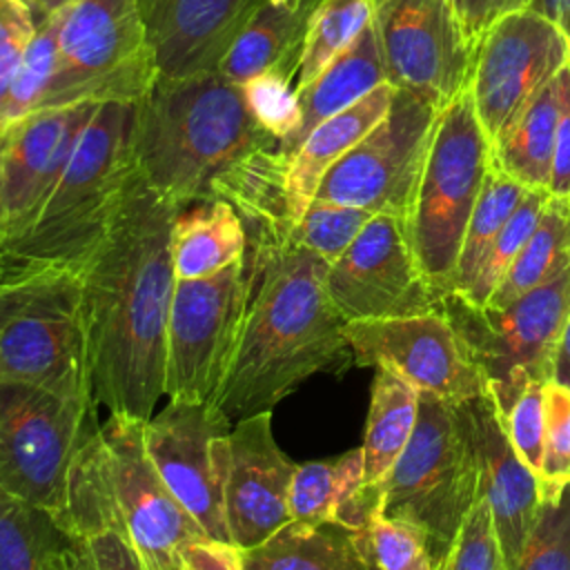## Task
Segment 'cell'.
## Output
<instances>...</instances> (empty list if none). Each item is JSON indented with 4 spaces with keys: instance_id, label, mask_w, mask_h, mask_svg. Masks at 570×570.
Wrapping results in <instances>:
<instances>
[{
    "instance_id": "obj_43",
    "label": "cell",
    "mask_w": 570,
    "mask_h": 570,
    "mask_svg": "<svg viewBox=\"0 0 570 570\" xmlns=\"http://www.w3.org/2000/svg\"><path fill=\"white\" fill-rule=\"evenodd\" d=\"M546 383L530 381L505 414H499L510 443L523 463L539 476L543 461V430H546Z\"/></svg>"
},
{
    "instance_id": "obj_19",
    "label": "cell",
    "mask_w": 570,
    "mask_h": 570,
    "mask_svg": "<svg viewBox=\"0 0 570 570\" xmlns=\"http://www.w3.org/2000/svg\"><path fill=\"white\" fill-rule=\"evenodd\" d=\"M98 107L42 109L0 134V249L36 218Z\"/></svg>"
},
{
    "instance_id": "obj_14",
    "label": "cell",
    "mask_w": 570,
    "mask_h": 570,
    "mask_svg": "<svg viewBox=\"0 0 570 570\" xmlns=\"http://www.w3.org/2000/svg\"><path fill=\"white\" fill-rule=\"evenodd\" d=\"M229 432V416L214 401L171 399L142 428L149 459L169 492L200 530L220 543H229L223 501Z\"/></svg>"
},
{
    "instance_id": "obj_13",
    "label": "cell",
    "mask_w": 570,
    "mask_h": 570,
    "mask_svg": "<svg viewBox=\"0 0 570 570\" xmlns=\"http://www.w3.org/2000/svg\"><path fill=\"white\" fill-rule=\"evenodd\" d=\"M142 428L140 419L109 414L100 425L102 472L118 521L147 570H174L187 546L209 537L160 479Z\"/></svg>"
},
{
    "instance_id": "obj_12",
    "label": "cell",
    "mask_w": 570,
    "mask_h": 570,
    "mask_svg": "<svg viewBox=\"0 0 570 570\" xmlns=\"http://www.w3.org/2000/svg\"><path fill=\"white\" fill-rule=\"evenodd\" d=\"M254 269L240 263L196 281H176L167 325L165 396L212 401L234 352L252 296Z\"/></svg>"
},
{
    "instance_id": "obj_26",
    "label": "cell",
    "mask_w": 570,
    "mask_h": 570,
    "mask_svg": "<svg viewBox=\"0 0 570 570\" xmlns=\"http://www.w3.org/2000/svg\"><path fill=\"white\" fill-rule=\"evenodd\" d=\"M383 82H387V78L376 31L370 20V24L356 36V40L341 56H336L332 65L309 87L298 94L303 120L296 136L287 145H281L283 151L292 156L298 145L312 134V129H316L327 118L341 114L343 109L352 107Z\"/></svg>"
},
{
    "instance_id": "obj_46",
    "label": "cell",
    "mask_w": 570,
    "mask_h": 570,
    "mask_svg": "<svg viewBox=\"0 0 570 570\" xmlns=\"http://www.w3.org/2000/svg\"><path fill=\"white\" fill-rule=\"evenodd\" d=\"M559 122L554 136V158L550 176V194L570 198V65L559 71Z\"/></svg>"
},
{
    "instance_id": "obj_38",
    "label": "cell",
    "mask_w": 570,
    "mask_h": 570,
    "mask_svg": "<svg viewBox=\"0 0 570 570\" xmlns=\"http://www.w3.org/2000/svg\"><path fill=\"white\" fill-rule=\"evenodd\" d=\"M374 214L361 207L314 198L292 232V240L330 265L345 254Z\"/></svg>"
},
{
    "instance_id": "obj_52",
    "label": "cell",
    "mask_w": 570,
    "mask_h": 570,
    "mask_svg": "<svg viewBox=\"0 0 570 570\" xmlns=\"http://www.w3.org/2000/svg\"><path fill=\"white\" fill-rule=\"evenodd\" d=\"M56 570H89V568H87V561H85V557H82V552H80V548H78V543H76L73 537L69 539V546L65 548V552H62V557H60Z\"/></svg>"
},
{
    "instance_id": "obj_40",
    "label": "cell",
    "mask_w": 570,
    "mask_h": 570,
    "mask_svg": "<svg viewBox=\"0 0 570 570\" xmlns=\"http://www.w3.org/2000/svg\"><path fill=\"white\" fill-rule=\"evenodd\" d=\"M546 430L539 472L541 501L554 499L570 483V387L554 381L543 387Z\"/></svg>"
},
{
    "instance_id": "obj_47",
    "label": "cell",
    "mask_w": 570,
    "mask_h": 570,
    "mask_svg": "<svg viewBox=\"0 0 570 570\" xmlns=\"http://www.w3.org/2000/svg\"><path fill=\"white\" fill-rule=\"evenodd\" d=\"M178 570H243V563L238 548L205 539L183 550Z\"/></svg>"
},
{
    "instance_id": "obj_36",
    "label": "cell",
    "mask_w": 570,
    "mask_h": 570,
    "mask_svg": "<svg viewBox=\"0 0 570 570\" xmlns=\"http://www.w3.org/2000/svg\"><path fill=\"white\" fill-rule=\"evenodd\" d=\"M548 198H550V191H546V189H528L525 191V196L521 198V203L517 205V209L512 212L508 223L503 225V229L492 240L472 285L468 287L465 294H461V298H465L474 305H488L497 285L501 283V278L510 269L512 261L517 258V254L521 252V247L525 245L530 234L534 232Z\"/></svg>"
},
{
    "instance_id": "obj_25",
    "label": "cell",
    "mask_w": 570,
    "mask_h": 570,
    "mask_svg": "<svg viewBox=\"0 0 570 570\" xmlns=\"http://www.w3.org/2000/svg\"><path fill=\"white\" fill-rule=\"evenodd\" d=\"M245 256L247 229L227 200H203L178 212L171 229L176 278H209Z\"/></svg>"
},
{
    "instance_id": "obj_45",
    "label": "cell",
    "mask_w": 570,
    "mask_h": 570,
    "mask_svg": "<svg viewBox=\"0 0 570 570\" xmlns=\"http://www.w3.org/2000/svg\"><path fill=\"white\" fill-rule=\"evenodd\" d=\"M454 9L465 38L476 49L481 38L501 18L528 9L530 0H448Z\"/></svg>"
},
{
    "instance_id": "obj_1",
    "label": "cell",
    "mask_w": 570,
    "mask_h": 570,
    "mask_svg": "<svg viewBox=\"0 0 570 570\" xmlns=\"http://www.w3.org/2000/svg\"><path fill=\"white\" fill-rule=\"evenodd\" d=\"M178 212L134 171L105 236L78 267L94 401L109 414L147 421L165 396Z\"/></svg>"
},
{
    "instance_id": "obj_24",
    "label": "cell",
    "mask_w": 570,
    "mask_h": 570,
    "mask_svg": "<svg viewBox=\"0 0 570 570\" xmlns=\"http://www.w3.org/2000/svg\"><path fill=\"white\" fill-rule=\"evenodd\" d=\"M316 4L318 0H263L218 71L238 87L267 69H283L294 78Z\"/></svg>"
},
{
    "instance_id": "obj_21",
    "label": "cell",
    "mask_w": 570,
    "mask_h": 570,
    "mask_svg": "<svg viewBox=\"0 0 570 570\" xmlns=\"http://www.w3.org/2000/svg\"><path fill=\"white\" fill-rule=\"evenodd\" d=\"M160 78L216 71L263 0H136Z\"/></svg>"
},
{
    "instance_id": "obj_32",
    "label": "cell",
    "mask_w": 570,
    "mask_h": 570,
    "mask_svg": "<svg viewBox=\"0 0 570 570\" xmlns=\"http://www.w3.org/2000/svg\"><path fill=\"white\" fill-rule=\"evenodd\" d=\"M69 539L51 512L0 490V570H56Z\"/></svg>"
},
{
    "instance_id": "obj_17",
    "label": "cell",
    "mask_w": 570,
    "mask_h": 570,
    "mask_svg": "<svg viewBox=\"0 0 570 570\" xmlns=\"http://www.w3.org/2000/svg\"><path fill=\"white\" fill-rule=\"evenodd\" d=\"M385 78L441 109L468 87L474 47L448 0H372Z\"/></svg>"
},
{
    "instance_id": "obj_15",
    "label": "cell",
    "mask_w": 570,
    "mask_h": 570,
    "mask_svg": "<svg viewBox=\"0 0 570 570\" xmlns=\"http://www.w3.org/2000/svg\"><path fill=\"white\" fill-rule=\"evenodd\" d=\"M566 65L568 36L537 11L510 13L488 29L474 49L468 87L490 142L510 129Z\"/></svg>"
},
{
    "instance_id": "obj_11",
    "label": "cell",
    "mask_w": 570,
    "mask_h": 570,
    "mask_svg": "<svg viewBox=\"0 0 570 570\" xmlns=\"http://www.w3.org/2000/svg\"><path fill=\"white\" fill-rule=\"evenodd\" d=\"M439 111L430 98L394 89L385 118L330 167L314 198L405 223Z\"/></svg>"
},
{
    "instance_id": "obj_22",
    "label": "cell",
    "mask_w": 570,
    "mask_h": 570,
    "mask_svg": "<svg viewBox=\"0 0 570 570\" xmlns=\"http://www.w3.org/2000/svg\"><path fill=\"white\" fill-rule=\"evenodd\" d=\"M459 405L476 445L481 494L492 514L505 570H514L541 510L539 476L510 443L488 390Z\"/></svg>"
},
{
    "instance_id": "obj_34",
    "label": "cell",
    "mask_w": 570,
    "mask_h": 570,
    "mask_svg": "<svg viewBox=\"0 0 570 570\" xmlns=\"http://www.w3.org/2000/svg\"><path fill=\"white\" fill-rule=\"evenodd\" d=\"M370 20L372 0H318L307 24L294 76L296 91L301 94L309 87L332 65V60L356 40Z\"/></svg>"
},
{
    "instance_id": "obj_48",
    "label": "cell",
    "mask_w": 570,
    "mask_h": 570,
    "mask_svg": "<svg viewBox=\"0 0 570 570\" xmlns=\"http://www.w3.org/2000/svg\"><path fill=\"white\" fill-rule=\"evenodd\" d=\"M528 9L548 18L570 40V0H530Z\"/></svg>"
},
{
    "instance_id": "obj_44",
    "label": "cell",
    "mask_w": 570,
    "mask_h": 570,
    "mask_svg": "<svg viewBox=\"0 0 570 570\" xmlns=\"http://www.w3.org/2000/svg\"><path fill=\"white\" fill-rule=\"evenodd\" d=\"M69 537L76 539L89 570H147L118 517Z\"/></svg>"
},
{
    "instance_id": "obj_29",
    "label": "cell",
    "mask_w": 570,
    "mask_h": 570,
    "mask_svg": "<svg viewBox=\"0 0 570 570\" xmlns=\"http://www.w3.org/2000/svg\"><path fill=\"white\" fill-rule=\"evenodd\" d=\"M419 416V390L387 367H374L363 436L365 485L379 483L405 450Z\"/></svg>"
},
{
    "instance_id": "obj_39",
    "label": "cell",
    "mask_w": 570,
    "mask_h": 570,
    "mask_svg": "<svg viewBox=\"0 0 570 570\" xmlns=\"http://www.w3.org/2000/svg\"><path fill=\"white\" fill-rule=\"evenodd\" d=\"M372 570H436L425 537L379 508L363 534H356Z\"/></svg>"
},
{
    "instance_id": "obj_5",
    "label": "cell",
    "mask_w": 570,
    "mask_h": 570,
    "mask_svg": "<svg viewBox=\"0 0 570 570\" xmlns=\"http://www.w3.org/2000/svg\"><path fill=\"white\" fill-rule=\"evenodd\" d=\"M376 485L383 514L414 525L436 566L481 497L479 454L461 405L419 392L414 432Z\"/></svg>"
},
{
    "instance_id": "obj_10",
    "label": "cell",
    "mask_w": 570,
    "mask_h": 570,
    "mask_svg": "<svg viewBox=\"0 0 570 570\" xmlns=\"http://www.w3.org/2000/svg\"><path fill=\"white\" fill-rule=\"evenodd\" d=\"M158 78L136 0H78L62 11L42 109L140 100Z\"/></svg>"
},
{
    "instance_id": "obj_28",
    "label": "cell",
    "mask_w": 570,
    "mask_h": 570,
    "mask_svg": "<svg viewBox=\"0 0 570 570\" xmlns=\"http://www.w3.org/2000/svg\"><path fill=\"white\" fill-rule=\"evenodd\" d=\"M559 107V78H554L525 105L510 129L490 142V167L503 171L528 189L548 191Z\"/></svg>"
},
{
    "instance_id": "obj_7",
    "label": "cell",
    "mask_w": 570,
    "mask_h": 570,
    "mask_svg": "<svg viewBox=\"0 0 570 570\" xmlns=\"http://www.w3.org/2000/svg\"><path fill=\"white\" fill-rule=\"evenodd\" d=\"M490 169V138L474 111L470 87L436 116L405 232L416 261L443 296L454 274L463 234Z\"/></svg>"
},
{
    "instance_id": "obj_27",
    "label": "cell",
    "mask_w": 570,
    "mask_h": 570,
    "mask_svg": "<svg viewBox=\"0 0 570 570\" xmlns=\"http://www.w3.org/2000/svg\"><path fill=\"white\" fill-rule=\"evenodd\" d=\"M238 552L243 570H372L356 534L336 523L287 521Z\"/></svg>"
},
{
    "instance_id": "obj_9",
    "label": "cell",
    "mask_w": 570,
    "mask_h": 570,
    "mask_svg": "<svg viewBox=\"0 0 570 570\" xmlns=\"http://www.w3.org/2000/svg\"><path fill=\"white\" fill-rule=\"evenodd\" d=\"M441 309L485 379L497 412L505 414L530 381L550 383L570 316V269L503 307L474 305L456 294Z\"/></svg>"
},
{
    "instance_id": "obj_49",
    "label": "cell",
    "mask_w": 570,
    "mask_h": 570,
    "mask_svg": "<svg viewBox=\"0 0 570 570\" xmlns=\"http://www.w3.org/2000/svg\"><path fill=\"white\" fill-rule=\"evenodd\" d=\"M554 383L570 387V316L566 321L563 327V336L559 343V352H557V363H554Z\"/></svg>"
},
{
    "instance_id": "obj_20",
    "label": "cell",
    "mask_w": 570,
    "mask_h": 570,
    "mask_svg": "<svg viewBox=\"0 0 570 570\" xmlns=\"http://www.w3.org/2000/svg\"><path fill=\"white\" fill-rule=\"evenodd\" d=\"M296 465L276 443L272 412H256L232 428L223 501L234 548L258 546L289 521Z\"/></svg>"
},
{
    "instance_id": "obj_53",
    "label": "cell",
    "mask_w": 570,
    "mask_h": 570,
    "mask_svg": "<svg viewBox=\"0 0 570 570\" xmlns=\"http://www.w3.org/2000/svg\"><path fill=\"white\" fill-rule=\"evenodd\" d=\"M174 570H178V568H174Z\"/></svg>"
},
{
    "instance_id": "obj_42",
    "label": "cell",
    "mask_w": 570,
    "mask_h": 570,
    "mask_svg": "<svg viewBox=\"0 0 570 570\" xmlns=\"http://www.w3.org/2000/svg\"><path fill=\"white\" fill-rule=\"evenodd\" d=\"M436 570H505V559L483 494L465 517Z\"/></svg>"
},
{
    "instance_id": "obj_50",
    "label": "cell",
    "mask_w": 570,
    "mask_h": 570,
    "mask_svg": "<svg viewBox=\"0 0 570 570\" xmlns=\"http://www.w3.org/2000/svg\"><path fill=\"white\" fill-rule=\"evenodd\" d=\"M22 58V56H20ZM20 58L16 60H4L0 62V134L4 131V111H7V98H9V89L16 76V69L20 65Z\"/></svg>"
},
{
    "instance_id": "obj_18",
    "label": "cell",
    "mask_w": 570,
    "mask_h": 570,
    "mask_svg": "<svg viewBox=\"0 0 570 570\" xmlns=\"http://www.w3.org/2000/svg\"><path fill=\"white\" fill-rule=\"evenodd\" d=\"M325 287L347 323L441 307V296L410 245L405 223L392 214H374L367 220L345 254L330 265Z\"/></svg>"
},
{
    "instance_id": "obj_33",
    "label": "cell",
    "mask_w": 570,
    "mask_h": 570,
    "mask_svg": "<svg viewBox=\"0 0 570 570\" xmlns=\"http://www.w3.org/2000/svg\"><path fill=\"white\" fill-rule=\"evenodd\" d=\"M525 191H528V187L512 180L503 171H499L494 167L488 169L483 187L474 203V209L470 214V220H468V227L463 234V245L459 252V261H456V267H454V274L450 278L445 294L461 296L468 292L492 240L503 229V225L508 223V218L512 216V212L517 209L521 198L525 196Z\"/></svg>"
},
{
    "instance_id": "obj_41",
    "label": "cell",
    "mask_w": 570,
    "mask_h": 570,
    "mask_svg": "<svg viewBox=\"0 0 570 570\" xmlns=\"http://www.w3.org/2000/svg\"><path fill=\"white\" fill-rule=\"evenodd\" d=\"M514 570H570V483L554 499L541 501Z\"/></svg>"
},
{
    "instance_id": "obj_35",
    "label": "cell",
    "mask_w": 570,
    "mask_h": 570,
    "mask_svg": "<svg viewBox=\"0 0 570 570\" xmlns=\"http://www.w3.org/2000/svg\"><path fill=\"white\" fill-rule=\"evenodd\" d=\"M60 20H62V11L38 22L33 38L24 47L20 65H18L13 82H11V89H9V98H7L4 131L11 125L29 118L31 114L42 111L45 94H47V87L51 80L53 60H56V42H58Z\"/></svg>"
},
{
    "instance_id": "obj_8",
    "label": "cell",
    "mask_w": 570,
    "mask_h": 570,
    "mask_svg": "<svg viewBox=\"0 0 570 570\" xmlns=\"http://www.w3.org/2000/svg\"><path fill=\"white\" fill-rule=\"evenodd\" d=\"M98 430L94 396L0 381V490L60 521L78 461Z\"/></svg>"
},
{
    "instance_id": "obj_30",
    "label": "cell",
    "mask_w": 570,
    "mask_h": 570,
    "mask_svg": "<svg viewBox=\"0 0 570 570\" xmlns=\"http://www.w3.org/2000/svg\"><path fill=\"white\" fill-rule=\"evenodd\" d=\"M570 269V198H548L539 223L510 269L490 296V307H503Z\"/></svg>"
},
{
    "instance_id": "obj_6",
    "label": "cell",
    "mask_w": 570,
    "mask_h": 570,
    "mask_svg": "<svg viewBox=\"0 0 570 570\" xmlns=\"http://www.w3.org/2000/svg\"><path fill=\"white\" fill-rule=\"evenodd\" d=\"M0 381L94 396L78 269L0 278Z\"/></svg>"
},
{
    "instance_id": "obj_3",
    "label": "cell",
    "mask_w": 570,
    "mask_h": 570,
    "mask_svg": "<svg viewBox=\"0 0 570 570\" xmlns=\"http://www.w3.org/2000/svg\"><path fill=\"white\" fill-rule=\"evenodd\" d=\"M129 140L136 174L185 209L214 200L216 185L276 138L249 116L240 87L216 69L187 78L158 76L134 102Z\"/></svg>"
},
{
    "instance_id": "obj_37",
    "label": "cell",
    "mask_w": 570,
    "mask_h": 570,
    "mask_svg": "<svg viewBox=\"0 0 570 570\" xmlns=\"http://www.w3.org/2000/svg\"><path fill=\"white\" fill-rule=\"evenodd\" d=\"M249 116L272 138L287 145L303 120L294 78L283 69H267L240 85Z\"/></svg>"
},
{
    "instance_id": "obj_2",
    "label": "cell",
    "mask_w": 570,
    "mask_h": 570,
    "mask_svg": "<svg viewBox=\"0 0 570 570\" xmlns=\"http://www.w3.org/2000/svg\"><path fill=\"white\" fill-rule=\"evenodd\" d=\"M254 269L252 296L214 403L232 419L272 412L314 374H341L354 365L347 321L332 303L330 263L283 243H247Z\"/></svg>"
},
{
    "instance_id": "obj_51",
    "label": "cell",
    "mask_w": 570,
    "mask_h": 570,
    "mask_svg": "<svg viewBox=\"0 0 570 570\" xmlns=\"http://www.w3.org/2000/svg\"><path fill=\"white\" fill-rule=\"evenodd\" d=\"M24 2H27V7L31 9L33 20H36V24H38V22L47 20L49 16H53V13H58V11H65L67 7L76 4L78 0H24Z\"/></svg>"
},
{
    "instance_id": "obj_23",
    "label": "cell",
    "mask_w": 570,
    "mask_h": 570,
    "mask_svg": "<svg viewBox=\"0 0 570 570\" xmlns=\"http://www.w3.org/2000/svg\"><path fill=\"white\" fill-rule=\"evenodd\" d=\"M394 87L383 82L352 107L321 122L298 145L287 163V196L294 227L316 196V189L330 167L341 160L361 138H365L387 114Z\"/></svg>"
},
{
    "instance_id": "obj_4",
    "label": "cell",
    "mask_w": 570,
    "mask_h": 570,
    "mask_svg": "<svg viewBox=\"0 0 570 570\" xmlns=\"http://www.w3.org/2000/svg\"><path fill=\"white\" fill-rule=\"evenodd\" d=\"M129 102H105L29 227L0 249V278L47 267L78 269L105 236L134 176Z\"/></svg>"
},
{
    "instance_id": "obj_31",
    "label": "cell",
    "mask_w": 570,
    "mask_h": 570,
    "mask_svg": "<svg viewBox=\"0 0 570 570\" xmlns=\"http://www.w3.org/2000/svg\"><path fill=\"white\" fill-rule=\"evenodd\" d=\"M363 485L361 448L334 459L298 463L289 485V521L338 525L343 508Z\"/></svg>"
},
{
    "instance_id": "obj_16",
    "label": "cell",
    "mask_w": 570,
    "mask_h": 570,
    "mask_svg": "<svg viewBox=\"0 0 570 570\" xmlns=\"http://www.w3.org/2000/svg\"><path fill=\"white\" fill-rule=\"evenodd\" d=\"M345 338L358 367H387L419 392L459 405L488 390L448 314L350 321Z\"/></svg>"
}]
</instances>
